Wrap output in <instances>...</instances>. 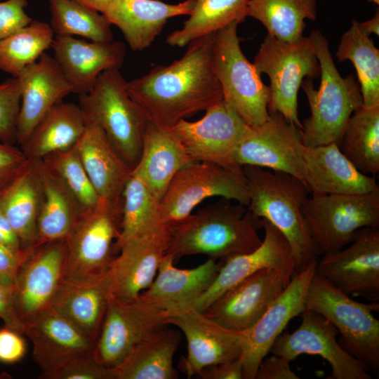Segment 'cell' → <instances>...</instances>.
Listing matches in <instances>:
<instances>
[{
  "label": "cell",
  "instance_id": "obj_1",
  "mask_svg": "<svg viewBox=\"0 0 379 379\" xmlns=\"http://www.w3.org/2000/svg\"><path fill=\"white\" fill-rule=\"evenodd\" d=\"M214 33L190 42L185 53L170 65L127 81L128 94L152 123L172 128L223 100L212 61Z\"/></svg>",
  "mask_w": 379,
  "mask_h": 379
},
{
  "label": "cell",
  "instance_id": "obj_2",
  "mask_svg": "<svg viewBox=\"0 0 379 379\" xmlns=\"http://www.w3.org/2000/svg\"><path fill=\"white\" fill-rule=\"evenodd\" d=\"M261 228V218L247 206L222 198L171 224L167 253L175 260L184 255L204 254L223 262L258 248L262 242L258 234Z\"/></svg>",
  "mask_w": 379,
  "mask_h": 379
},
{
  "label": "cell",
  "instance_id": "obj_3",
  "mask_svg": "<svg viewBox=\"0 0 379 379\" xmlns=\"http://www.w3.org/2000/svg\"><path fill=\"white\" fill-rule=\"evenodd\" d=\"M248 192V209L276 227L287 239L295 260V274L322 254L314 241L302 208L309 197L305 183L290 174L255 166L242 167Z\"/></svg>",
  "mask_w": 379,
  "mask_h": 379
},
{
  "label": "cell",
  "instance_id": "obj_4",
  "mask_svg": "<svg viewBox=\"0 0 379 379\" xmlns=\"http://www.w3.org/2000/svg\"><path fill=\"white\" fill-rule=\"evenodd\" d=\"M309 36L319 63L321 83L317 90L312 79L306 78L301 84L311 110L310 116L301 122L302 144L338 145L348 119L363 105L360 86L352 74L345 77L340 74L328 40L321 32L312 30Z\"/></svg>",
  "mask_w": 379,
  "mask_h": 379
},
{
  "label": "cell",
  "instance_id": "obj_5",
  "mask_svg": "<svg viewBox=\"0 0 379 379\" xmlns=\"http://www.w3.org/2000/svg\"><path fill=\"white\" fill-rule=\"evenodd\" d=\"M86 121L98 124L122 158L133 169L142 152L150 121L127 91L119 69L103 72L93 87L79 95Z\"/></svg>",
  "mask_w": 379,
  "mask_h": 379
},
{
  "label": "cell",
  "instance_id": "obj_6",
  "mask_svg": "<svg viewBox=\"0 0 379 379\" xmlns=\"http://www.w3.org/2000/svg\"><path fill=\"white\" fill-rule=\"evenodd\" d=\"M305 307L327 319L338 330L340 345L368 372L379 373V303H362L344 293L316 271L307 288Z\"/></svg>",
  "mask_w": 379,
  "mask_h": 379
},
{
  "label": "cell",
  "instance_id": "obj_7",
  "mask_svg": "<svg viewBox=\"0 0 379 379\" xmlns=\"http://www.w3.org/2000/svg\"><path fill=\"white\" fill-rule=\"evenodd\" d=\"M239 24L232 22L214 33L212 61L223 101L247 125L253 127L270 117V88L241 51L237 35Z\"/></svg>",
  "mask_w": 379,
  "mask_h": 379
},
{
  "label": "cell",
  "instance_id": "obj_8",
  "mask_svg": "<svg viewBox=\"0 0 379 379\" xmlns=\"http://www.w3.org/2000/svg\"><path fill=\"white\" fill-rule=\"evenodd\" d=\"M260 74L270 81L269 114L278 112L299 128L298 93L305 77L320 76L319 63L310 36L286 42L267 34L253 62Z\"/></svg>",
  "mask_w": 379,
  "mask_h": 379
},
{
  "label": "cell",
  "instance_id": "obj_9",
  "mask_svg": "<svg viewBox=\"0 0 379 379\" xmlns=\"http://www.w3.org/2000/svg\"><path fill=\"white\" fill-rule=\"evenodd\" d=\"M302 211L322 253L337 251L363 227L379 228V189L357 194L312 195Z\"/></svg>",
  "mask_w": 379,
  "mask_h": 379
},
{
  "label": "cell",
  "instance_id": "obj_10",
  "mask_svg": "<svg viewBox=\"0 0 379 379\" xmlns=\"http://www.w3.org/2000/svg\"><path fill=\"white\" fill-rule=\"evenodd\" d=\"M221 197L248 206L246 177L218 164L192 161L177 172L160 201V220L175 223L208 197Z\"/></svg>",
  "mask_w": 379,
  "mask_h": 379
},
{
  "label": "cell",
  "instance_id": "obj_11",
  "mask_svg": "<svg viewBox=\"0 0 379 379\" xmlns=\"http://www.w3.org/2000/svg\"><path fill=\"white\" fill-rule=\"evenodd\" d=\"M121 210L100 203L86 211L66 239L64 280L88 281L105 274L117 255Z\"/></svg>",
  "mask_w": 379,
  "mask_h": 379
},
{
  "label": "cell",
  "instance_id": "obj_12",
  "mask_svg": "<svg viewBox=\"0 0 379 379\" xmlns=\"http://www.w3.org/2000/svg\"><path fill=\"white\" fill-rule=\"evenodd\" d=\"M249 127L222 100L207 109L199 120L182 119L172 129L192 161L211 162L243 173L235 152Z\"/></svg>",
  "mask_w": 379,
  "mask_h": 379
},
{
  "label": "cell",
  "instance_id": "obj_13",
  "mask_svg": "<svg viewBox=\"0 0 379 379\" xmlns=\"http://www.w3.org/2000/svg\"><path fill=\"white\" fill-rule=\"evenodd\" d=\"M316 272L350 296L379 302V228H361L348 245L324 253Z\"/></svg>",
  "mask_w": 379,
  "mask_h": 379
},
{
  "label": "cell",
  "instance_id": "obj_14",
  "mask_svg": "<svg viewBox=\"0 0 379 379\" xmlns=\"http://www.w3.org/2000/svg\"><path fill=\"white\" fill-rule=\"evenodd\" d=\"M163 316L166 324L175 326L186 338L187 354L180 366L188 378L206 366L241 357L245 343L243 331L223 327L189 306L164 311Z\"/></svg>",
  "mask_w": 379,
  "mask_h": 379
},
{
  "label": "cell",
  "instance_id": "obj_15",
  "mask_svg": "<svg viewBox=\"0 0 379 379\" xmlns=\"http://www.w3.org/2000/svg\"><path fill=\"white\" fill-rule=\"evenodd\" d=\"M300 315L299 327L278 335L270 352L289 362L301 354L318 355L330 364L331 375L328 379L372 378L364 365L340 345L338 331L327 319L307 309Z\"/></svg>",
  "mask_w": 379,
  "mask_h": 379
},
{
  "label": "cell",
  "instance_id": "obj_16",
  "mask_svg": "<svg viewBox=\"0 0 379 379\" xmlns=\"http://www.w3.org/2000/svg\"><path fill=\"white\" fill-rule=\"evenodd\" d=\"M164 325L163 312L139 297H112L93 349L94 357L104 367L115 369L139 342Z\"/></svg>",
  "mask_w": 379,
  "mask_h": 379
},
{
  "label": "cell",
  "instance_id": "obj_17",
  "mask_svg": "<svg viewBox=\"0 0 379 379\" xmlns=\"http://www.w3.org/2000/svg\"><path fill=\"white\" fill-rule=\"evenodd\" d=\"M293 274L274 267L258 270L220 294L204 313L223 327L244 331L260 319Z\"/></svg>",
  "mask_w": 379,
  "mask_h": 379
},
{
  "label": "cell",
  "instance_id": "obj_18",
  "mask_svg": "<svg viewBox=\"0 0 379 379\" xmlns=\"http://www.w3.org/2000/svg\"><path fill=\"white\" fill-rule=\"evenodd\" d=\"M269 114L263 124L249 127L236 149L237 163L241 167L255 166L281 171L305 185L300 128L278 112Z\"/></svg>",
  "mask_w": 379,
  "mask_h": 379
},
{
  "label": "cell",
  "instance_id": "obj_19",
  "mask_svg": "<svg viewBox=\"0 0 379 379\" xmlns=\"http://www.w3.org/2000/svg\"><path fill=\"white\" fill-rule=\"evenodd\" d=\"M171 224L162 221L122 244L107 271L112 296L133 299L153 281L167 253Z\"/></svg>",
  "mask_w": 379,
  "mask_h": 379
},
{
  "label": "cell",
  "instance_id": "obj_20",
  "mask_svg": "<svg viewBox=\"0 0 379 379\" xmlns=\"http://www.w3.org/2000/svg\"><path fill=\"white\" fill-rule=\"evenodd\" d=\"M66 251V239L47 242L32 249L21 262L14 293L24 325L51 307L64 279Z\"/></svg>",
  "mask_w": 379,
  "mask_h": 379
},
{
  "label": "cell",
  "instance_id": "obj_21",
  "mask_svg": "<svg viewBox=\"0 0 379 379\" xmlns=\"http://www.w3.org/2000/svg\"><path fill=\"white\" fill-rule=\"evenodd\" d=\"M317 260L293 274L283 292L274 300L260 319L243 331L245 343L241 356L243 379H255L261 361L288 323L305 309V296L311 279L316 271Z\"/></svg>",
  "mask_w": 379,
  "mask_h": 379
},
{
  "label": "cell",
  "instance_id": "obj_22",
  "mask_svg": "<svg viewBox=\"0 0 379 379\" xmlns=\"http://www.w3.org/2000/svg\"><path fill=\"white\" fill-rule=\"evenodd\" d=\"M264 239L253 251L224 260L211 286L190 306L204 312L228 288L264 268L274 267L295 273V262L284 234L268 220L261 218Z\"/></svg>",
  "mask_w": 379,
  "mask_h": 379
},
{
  "label": "cell",
  "instance_id": "obj_23",
  "mask_svg": "<svg viewBox=\"0 0 379 379\" xmlns=\"http://www.w3.org/2000/svg\"><path fill=\"white\" fill-rule=\"evenodd\" d=\"M16 78L21 98L17 142L21 147L48 112L73 89L56 60L46 52Z\"/></svg>",
  "mask_w": 379,
  "mask_h": 379
},
{
  "label": "cell",
  "instance_id": "obj_24",
  "mask_svg": "<svg viewBox=\"0 0 379 379\" xmlns=\"http://www.w3.org/2000/svg\"><path fill=\"white\" fill-rule=\"evenodd\" d=\"M51 48L73 93L79 95L88 93L103 72L119 69L126 55L121 41H88L73 36L55 35Z\"/></svg>",
  "mask_w": 379,
  "mask_h": 379
},
{
  "label": "cell",
  "instance_id": "obj_25",
  "mask_svg": "<svg viewBox=\"0 0 379 379\" xmlns=\"http://www.w3.org/2000/svg\"><path fill=\"white\" fill-rule=\"evenodd\" d=\"M76 148L100 202L122 210L123 192L133 169L115 150L103 130L86 121Z\"/></svg>",
  "mask_w": 379,
  "mask_h": 379
},
{
  "label": "cell",
  "instance_id": "obj_26",
  "mask_svg": "<svg viewBox=\"0 0 379 379\" xmlns=\"http://www.w3.org/2000/svg\"><path fill=\"white\" fill-rule=\"evenodd\" d=\"M24 334L32 343L33 359L41 370V378L95 345L52 307L25 323Z\"/></svg>",
  "mask_w": 379,
  "mask_h": 379
},
{
  "label": "cell",
  "instance_id": "obj_27",
  "mask_svg": "<svg viewBox=\"0 0 379 379\" xmlns=\"http://www.w3.org/2000/svg\"><path fill=\"white\" fill-rule=\"evenodd\" d=\"M305 185L312 195L357 194L379 189L375 176L364 174L335 143L303 147Z\"/></svg>",
  "mask_w": 379,
  "mask_h": 379
},
{
  "label": "cell",
  "instance_id": "obj_28",
  "mask_svg": "<svg viewBox=\"0 0 379 379\" xmlns=\"http://www.w3.org/2000/svg\"><path fill=\"white\" fill-rule=\"evenodd\" d=\"M195 0L171 4L159 0H111L102 13L109 23L122 32L130 48H148L162 32L168 20L190 15Z\"/></svg>",
  "mask_w": 379,
  "mask_h": 379
},
{
  "label": "cell",
  "instance_id": "obj_29",
  "mask_svg": "<svg viewBox=\"0 0 379 379\" xmlns=\"http://www.w3.org/2000/svg\"><path fill=\"white\" fill-rule=\"evenodd\" d=\"M174 261L173 257L166 253L153 281L138 295L162 312L190 306L211 286L222 263L208 258L194 268L180 269L174 265Z\"/></svg>",
  "mask_w": 379,
  "mask_h": 379
},
{
  "label": "cell",
  "instance_id": "obj_30",
  "mask_svg": "<svg viewBox=\"0 0 379 379\" xmlns=\"http://www.w3.org/2000/svg\"><path fill=\"white\" fill-rule=\"evenodd\" d=\"M42 194L41 161L27 159L0 197V211L13 227L25 252L36 248Z\"/></svg>",
  "mask_w": 379,
  "mask_h": 379
},
{
  "label": "cell",
  "instance_id": "obj_31",
  "mask_svg": "<svg viewBox=\"0 0 379 379\" xmlns=\"http://www.w3.org/2000/svg\"><path fill=\"white\" fill-rule=\"evenodd\" d=\"M112 297L107 272L88 281L63 279L51 307L95 344Z\"/></svg>",
  "mask_w": 379,
  "mask_h": 379
},
{
  "label": "cell",
  "instance_id": "obj_32",
  "mask_svg": "<svg viewBox=\"0 0 379 379\" xmlns=\"http://www.w3.org/2000/svg\"><path fill=\"white\" fill-rule=\"evenodd\" d=\"M191 162L173 129L160 127L150 121L140 159L132 173L161 201L177 172Z\"/></svg>",
  "mask_w": 379,
  "mask_h": 379
},
{
  "label": "cell",
  "instance_id": "obj_33",
  "mask_svg": "<svg viewBox=\"0 0 379 379\" xmlns=\"http://www.w3.org/2000/svg\"><path fill=\"white\" fill-rule=\"evenodd\" d=\"M180 341L176 330L166 324L139 342L114 370L116 379H176L173 357Z\"/></svg>",
  "mask_w": 379,
  "mask_h": 379
},
{
  "label": "cell",
  "instance_id": "obj_34",
  "mask_svg": "<svg viewBox=\"0 0 379 379\" xmlns=\"http://www.w3.org/2000/svg\"><path fill=\"white\" fill-rule=\"evenodd\" d=\"M79 107L63 101L52 107L35 126L21 149L28 159L46 156L74 147L86 126Z\"/></svg>",
  "mask_w": 379,
  "mask_h": 379
},
{
  "label": "cell",
  "instance_id": "obj_35",
  "mask_svg": "<svg viewBox=\"0 0 379 379\" xmlns=\"http://www.w3.org/2000/svg\"><path fill=\"white\" fill-rule=\"evenodd\" d=\"M40 161L43 194L36 247L66 239L86 212L61 180Z\"/></svg>",
  "mask_w": 379,
  "mask_h": 379
},
{
  "label": "cell",
  "instance_id": "obj_36",
  "mask_svg": "<svg viewBox=\"0 0 379 379\" xmlns=\"http://www.w3.org/2000/svg\"><path fill=\"white\" fill-rule=\"evenodd\" d=\"M341 152L361 173L379 172V106H360L347 121L338 144Z\"/></svg>",
  "mask_w": 379,
  "mask_h": 379
},
{
  "label": "cell",
  "instance_id": "obj_37",
  "mask_svg": "<svg viewBox=\"0 0 379 379\" xmlns=\"http://www.w3.org/2000/svg\"><path fill=\"white\" fill-rule=\"evenodd\" d=\"M248 16L277 39L295 42L303 36L305 20H316L317 0H249Z\"/></svg>",
  "mask_w": 379,
  "mask_h": 379
},
{
  "label": "cell",
  "instance_id": "obj_38",
  "mask_svg": "<svg viewBox=\"0 0 379 379\" xmlns=\"http://www.w3.org/2000/svg\"><path fill=\"white\" fill-rule=\"evenodd\" d=\"M335 56L340 62L350 60L357 71L363 105L379 106V50L360 22L352 20L342 35Z\"/></svg>",
  "mask_w": 379,
  "mask_h": 379
},
{
  "label": "cell",
  "instance_id": "obj_39",
  "mask_svg": "<svg viewBox=\"0 0 379 379\" xmlns=\"http://www.w3.org/2000/svg\"><path fill=\"white\" fill-rule=\"evenodd\" d=\"M249 0H195L189 18L181 29L171 32L166 42L183 47L201 36L212 34L232 22L247 17Z\"/></svg>",
  "mask_w": 379,
  "mask_h": 379
},
{
  "label": "cell",
  "instance_id": "obj_40",
  "mask_svg": "<svg viewBox=\"0 0 379 379\" xmlns=\"http://www.w3.org/2000/svg\"><path fill=\"white\" fill-rule=\"evenodd\" d=\"M54 34L50 24L33 20L28 25L0 41V69L17 77L51 47Z\"/></svg>",
  "mask_w": 379,
  "mask_h": 379
},
{
  "label": "cell",
  "instance_id": "obj_41",
  "mask_svg": "<svg viewBox=\"0 0 379 379\" xmlns=\"http://www.w3.org/2000/svg\"><path fill=\"white\" fill-rule=\"evenodd\" d=\"M159 222L160 201L132 173L123 192L121 230L115 244L117 254L122 244Z\"/></svg>",
  "mask_w": 379,
  "mask_h": 379
},
{
  "label": "cell",
  "instance_id": "obj_42",
  "mask_svg": "<svg viewBox=\"0 0 379 379\" xmlns=\"http://www.w3.org/2000/svg\"><path fill=\"white\" fill-rule=\"evenodd\" d=\"M50 25L56 35L79 36L95 42L113 40L111 25L104 15L74 0H48Z\"/></svg>",
  "mask_w": 379,
  "mask_h": 379
},
{
  "label": "cell",
  "instance_id": "obj_43",
  "mask_svg": "<svg viewBox=\"0 0 379 379\" xmlns=\"http://www.w3.org/2000/svg\"><path fill=\"white\" fill-rule=\"evenodd\" d=\"M75 145L69 149L51 154L41 161L61 180L84 211H88L98 206L100 199Z\"/></svg>",
  "mask_w": 379,
  "mask_h": 379
},
{
  "label": "cell",
  "instance_id": "obj_44",
  "mask_svg": "<svg viewBox=\"0 0 379 379\" xmlns=\"http://www.w3.org/2000/svg\"><path fill=\"white\" fill-rule=\"evenodd\" d=\"M20 89L18 78L0 84V141L14 145L20 108Z\"/></svg>",
  "mask_w": 379,
  "mask_h": 379
},
{
  "label": "cell",
  "instance_id": "obj_45",
  "mask_svg": "<svg viewBox=\"0 0 379 379\" xmlns=\"http://www.w3.org/2000/svg\"><path fill=\"white\" fill-rule=\"evenodd\" d=\"M46 379H116L114 369L100 365L93 350L80 353L48 375Z\"/></svg>",
  "mask_w": 379,
  "mask_h": 379
},
{
  "label": "cell",
  "instance_id": "obj_46",
  "mask_svg": "<svg viewBox=\"0 0 379 379\" xmlns=\"http://www.w3.org/2000/svg\"><path fill=\"white\" fill-rule=\"evenodd\" d=\"M27 0L0 1V41L28 25L33 20L25 12Z\"/></svg>",
  "mask_w": 379,
  "mask_h": 379
},
{
  "label": "cell",
  "instance_id": "obj_47",
  "mask_svg": "<svg viewBox=\"0 0 379 379\" xmlns=\"http://www.w3.org/2000/svg\"><path fill=\"white\" fill-rule=\"evenodd\" d=\"M22 333L8 327L0 328V361L12 364L25 356L27 345Z\"/></svg>",
  "mask_w": 379,
  "mask_h": 379
},
{
  "label": "cell",
  "instance_id": "obj_48",
  "mask_svg": "<svg viewBox=\"0 0 379 379\" xmlns=\"http://www.w3.org/2000/svg\"><path fill=\"white\" fill-rule=\"evenodd\" d=\"M290 362L280 356L273 354L264 358L257 369L255 379H298L292 371Z\"/></svg>",
  "mask_w": 379,
  "mask_h": 379
},
{
  "label": "cell",
  "instance_id": "obj_49",
  "mask_svg": "<svg viewBox=\"0 0 379 379\" xmlns=\"http://www.w3.org/2000/svg\"><path fill=\"white\" fill-rule=\"evenodd\" d=\"M0 319L8 326L24 334L25 325L15 305L14 288L0 284Z\"/></svg>",
  "mask_w": 379,
  "mask_h": 379
},
{
  "label": "cell",
  "instance_id": "obj_50",
  "mask_svg": "<svg viewBox=\"0 0 379 379\" xmlns=\"http://www.w3.org/2000/svg\"><path fill=\"white\" fill-rule=\"evenodd\" d=\"M22 149L13 145L0 142V177L16 174L27 161Z\"/></svg>",
  "mask_w": 379,
  "mask_h": 379
},
{
  "label": "cell",
  "instance_id": "obj_51",
  "mask_svg": "<svg viewBox=\"0 0 379 379\" xmlns=\"http://www.w3.org/2000/svg\"><path fill=\"white\" fill-rule=\"evenodd\" d=\"M203 379H243L241 357L204 368L198 375Z\"/></svg>",
  "mask_w": 379,
  "mask_h": 379
},
{
  "label": "cell",
  "instance_id": "obj_52",
  "mask_svg": "<svg viewBox=\"0 0 379 379\" xmlns=\"http://www.w3.org/2000/svg\"><path fill=\"white\" fill-rule=\"evenodd\" d=\"M27 254H17L0 246V284L14 288L19 267Z\"/></svg>",
  "mask_w": 379,
  "mask_h": 379
},
{
  "label": "cell",
  "instance_id": "obj_53",
  "mask_svg": "<svg viewBox=\"0 0 379 379\" xmlns=\"http://www.w3.org/2000/svg\"><path fill=\"white\" fill-rule=\"evenodd\" d=\"M0 246L17 254L25 255L28 253L27 252L23 251L18 237L7 218L1 211Z\"/></svg>",
  "mask_w": 379,
  "mask_h": 379
},
{
  "label": "cell",
  "instance_id": "obj_54",
  "mask_svg": "<svg viewBox=\"0 0 379 379\" xmlns=\"http://www.w3.org/2000/svg\"><path fill=\"white\" fill-rule=\"evenodd\" d=\"M361 27L365 32H366L369 35L371 34H375L377 36H379V10L377 8L376 12L374 16L363 22H360Z\"/></svg>",
  "mask_w": 379,
  "mask_h": 379
},
{
  "label": "cell",
  "instance_id": "obj_55",
  "mask_svg": "<svg viewBox=\"0 0 379 379\" xmlns=\"http://www.w3.org/2000/svg\"><path fill=\"white\" fill-rule=\"evenodd\" d=\"M90 8L103 13L107 8L111 0H74Z\"/></svg>",
  "mask_w": 379,
  "mask_h": 379
},
{
  "label": "cell",
  "instance_id": "obj_56",
  "mask_svg": "<svg viewBox=\"0 0 379 379\" xmlns=\"http://www.w3.org/2000/svg\"><path fill=\"white\" fill-rule=\"evenodd\" d=\"M14 175L9 176V177H0V197L2 192H4V189L8 185V183L10 182V181L11 180V179L13 178Z\"/></svg>",
  "mask_w": 379,
  "mask_h": 379
},
{
  "label": "cell",
  "instance_id": "obj_57",
  "mask_svg": "<svg viewBox=\"0 0 379 379\" xmlns=\"http://www.w3.org/2000/svg\"><path fill=\"white\" fill-rule=\"evenodd\" d=\"M12 378L11 375L6 372H0V379H11Z\"/></svg>",
  "mask_w": 379,
  "mask_h": 379
},
{
  "label": "cell",
  "instance_id": "obj_58",
  "mask_svg": "<svg viewBox=\"0 0 379 379\" xmlns=\"http://www.w3.org/2000/svg\"><path fill=\"white\" fill-rule=\"evenodd\" d=\"M368 1H369L371 2H373V3H374L375 4H377V5L379 4V0H368Z\"/></svg>",
  "mask_w": 379,
  "mask_h": 379
}]
</instances>
